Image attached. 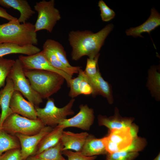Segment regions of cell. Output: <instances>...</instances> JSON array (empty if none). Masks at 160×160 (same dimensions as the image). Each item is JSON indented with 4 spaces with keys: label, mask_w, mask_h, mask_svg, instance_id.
Instances as JSON below:
<instances>
[{
    "label": "cell",
    "mask_w": 160,
    "mask_h": 160,
    "mask_svg": "<svg viewBox=\"0 0 160 160\" xmlns=\"http://www.w3.org/2000/svg\"><path fill=\"white\" fill-rule=\"evenodd\" d=\"M30 160V159H27L26 160Z\"/></svg>",
    "instance_id": "obj_38"
},
{
    "label": "cell",
    "mask_w": 160,
    "mask_h": 160,
    "mask_svg": "<svg viewBox=\"0 0 160 160\" xmlns=\"http://www.w3.org/2000/svg\"><path fill=\"white\" fill-rule=\"evenodd\" d=\"M62 153L67 157V160H95L97 158V156H86L80 152H73L69 150H63Z\"/></svg>",
    "instance_id": "obj_33"
},
{
    "label": "cell",
    "mask_w": 160,
    "mask_h": 160,
    "mask_svg": "<svg viewBox=\"0 0 160 160\" xmlns=\"http://www.w3.org/2000/svg\"><path fill=\"white\" fill-rule=\"evenodd\" d=\"M146 86L152 96L157 101L160 99V72L159 66L153 65L148 71Z\"/></svg>",
    "instance_id": "obj_22"
},
{
    "label": "cell",
    "mask_w": 160,
    "mask_h": 160,
    "mask_svg": "<svg viewBox=\"0 0 160 160\" xmlns=\"http://www.w3.org/2000/svg\"><path fill=\"white\" fill-rule=\"evenodd\" d=\"M8 77L12 80L14 90L20 92L34 106L39 107L42 103L43 99L32 89L25 76L22 65L18 59L15 60Z\"/></svg>",
    "instance_id": "obj_6"
},
{
    "label": "cell",
    "mask_w": 160,
    "mask_h": 160,
    "mask_svg": "<svg viewBox=\"0 0 160 160\" xmlns=\"http://www.w3.org/2000/svg\"><path fill=\"white\" fill-rule=\"evenodd\" d=\"M63 148L60 141L54 146L27 159L31 160H67L62 155Z\"/></svg>",
    "instance_id": "obj_23"
},
{
    "label": "cell",
    "mask_w": 160,
    "mask_h": 160,
    "mask_svg": "<svg viewBox=\"0 0 160 160\" xmlns=\"http://www.w3.org/2000/svg\"><path fill=\"white\" fill-rule=\"evenodd\" d=\"M20 148L17 137L0 129V156L4 152L12 149Z\"/></svg>",
    "instance_id": "obj_25"
},
{
    "label": "cell",
    "mask_w": 160,
    "mask_h": 160,
    "mask_svg": "<svg viewBox=\"0 0 160 160\" xmlns=\"http://www.w3.org/2000/svg\"><path fill=\"white\" fill-rule=\"evenodd\" d=\"M160 25V14L155 8H153L151 9L150 16L145 22L138 26L127 29L125 33L127 35L135 38L143 37L141 35L142 33L146 32L150 34L152 31Z\"/></svg>",
    "instance_id": "obj_15"
},
{
    "label": "cell",
    "mask_w": 160,
    "mask_h": 160,
    "mask_svg": "<svg viewBox=\"0 0 160 160\" xmlns=\"http://www.w3.org/2000/svg\"><path fill=\"white\" fill-rule=\"evenodd\" d=\"M40 51V48L33 45L21 46L10 43L0 44V57L13 54H21L31 55Z\"/></svg>",
    "instance_id": "obj_21"
},
{
    "label": "cell",
    "mask_w": 160,
    "mask_h": 160,
    "mask_svg": "<svg viewBox=\"0 0 160 160\" xmlns=\"http://www.w3.org/2000/svg\"><path fill=\"white\" fill-rule=\"evenodd\" d=\"M99 53L94 58L87 59L86 68L84 71L88 76L92 77L95 76L99 70L97 62L100 56Z\"/></svg>",
    "instance_id": "obj_30"
},
{
    "label": "cell",
    "mask_w": 160,
    "mask_h": 160,
    "mask_svg": "<svg viewBox=\"0 0 160 160\" xmlns=\"http://www.w3.org/2000/svg\"><path fill=\"white\" fill-rule=\"evenodd\" d=\"M138 155V152L124 150L108 153L105 160H134Z\"/></svg>",
    "instance_id": "obj_28"
},
{
    "label": "cell",
    "mask_w": 160,
    "mask_h": 160,
    "mask_svg": "<svg viewBox=\"0 0 160 160\" xmlns=\"http://www.w3.org/2000/svg\"><path fill=\"white\" fill-rule=\"evenodd\" d=\"M0 160H23L20 148L6 151L0 156Z\"/></svg>",
    "instance_id": "obj_34"
},
{
    "label": "cell",
    "mask_w": 160,
    "mask_h": 160,
    "mask_svg": "<svg viewBox=\"0 0 160 160\" xmlns=\"http://www.w3.org/2000/svg\"><path fill=\"white\" fill-rule=\"evenodd\" d=\"M9 107L13 113L32 120L37 119L34 105L25 100L19 91H14L10 100Z\"/></svg>",
    "instance_id": "obj_12"
},
{
    "label": "cell",
    "mask_w": 160,
    "mask_h": 160,
    "mask_svg": "<svg viewBox=\"0 0 160 160\" xmlns=\"http://www.w3.org/2000/svg\"><path fill=\"white\" fill-rule=\"evenodd\" d=\"M64 129L63 127L57 125L45 135L38 144L34 155H37L57 144L60 141Z\"/></svg>",
    "instance_id": "obj_20"
},
{
    "label": "cell",
    "mask_w": 160,
    "mask_h": 160,
    "mask_svg": "<svg viewBox=\"0 0 160 160\" xmlns=\"http://www.w3.org/2000/svg\"><path fill=\"white\" fill-rule=\"evenodd\" d=\"M0 17L6 19L9 21L17 19L9 14L5 9L0 7Z\"/></svg>",
    "instance_id": "obj_36"
},
{
    "label": "cell",
    "mask_w": 160,
    "mask_h": 160,
    "mask_svg": "<svg viewBox=\"0 0 160 160\" xmlns=\"http://www.w3.org/2000/svg\"><path fill=\"white\" fill-rule=\"evenodd\" d=\"M6 84L4 88L0 90V107L1 112L0 119V129L5 119L13 113L10 107V100L15 91L12 80L7 77Z\"/></svg>",
    "instance_id": "obj_17"
},
{
    "label": "cell",
    "mask_w": 160,
    "mask_h": 160,
    "mask_svg": "<svg viewBox=\"0 0 160 160\" xmlns=\"http://www.w3.org/2000/svg\"><path fill=\"white\" fill-rule=\"evenodd\" d=\"M86 75L92 89V96L95 97L97 95H102L107 99L109 104H113L114 100L112 87L103 79L99 69L97 74L93 77H90Z\"/></svg>",
    "instance_id": "obj_13"
},
{
    "label": "cell",
    "mask_w": 160,
    "mask_h": 160,
    "mask_svg": "<svg viewBox=\"0 0 160 160\" xmlns=\"http://www.w3.org/2000/svg\"><path fill=\"white\" fill-rule=\"evenodd\" d=\"M77 77L73 79L72 78L70 83L69 87H70V91L69 93V95L72 98H74L81 95L79 87L82 76L79 71Z\"/></svg>",
    "instance_id": "obj_31"
},
{
    "label": "cell",
    "mask_w": 160,
    "mask_h": 160,
    "mask_svg": "<svg viewBox=\"0 0 160 160\" xmlns=\"http://www.w3.org/2000/svg\"><path fill=\"white\" fill-rule=\"evenodd\" d=\"M43 53L48 61L55 68L61 70L72 77L75 73H78L81 68L79 66H73L69 68L63 64L55 54L50 50L43 47Z\"/></svg>",
    "instance_id": "obj_24"
},
{
    "label": "cell",
    "mask_w": 160,
    "mask_h": 160,
    "mask_svg": "<svg viewBox=\"0 0 160 160\" xmlns=\"http://www.w3.org/2000/svg\"><path fill=\"white\" fill-rule=\"evenodd\" d=\"M146 144V141L144 138L137 136L133 138L132 144L125 150L138 152L144 148Z\"/></svg>",
    "instance_id": "obj_35"
},
{
    "label": "cell",
    "mask_w": 160,
    "mask_h": 160,
    "mask_svg": "<svg viewBox=\"0 0 160 160\" xmlns=\"http://www.w3.org/2000/svg\"><path fill=\"white\" fill-rule=\"evenodd\" d=\"M53 129L51 127L45 126L39 132L34 135H27L19 133L15 135L20 143L23 160L34 155L37 147L42 138Z\"/></svg>",
    "instance_id": "obj_11"
},
{
    "label": "cell",
    "mask_w": 160,
    "mask_h": 160,
    "mask_svg": "<svg viewBox=\"0 0 160 160\" xmlns=\"http://www.w3.org/2000/svg\"><path fill=\"white\" fill-rule=\"evenodd\" d=\"M79 71L82 75V79L79 84V89L80 94L87 95L92 94L93 90L84 71L80 69Z\"/></svg>",
    "instance_id": "obj_32"
},
{
    "label": "cell",
    "mask_w": 160,
    "mask_h": 160,
    "mask_svg": "<svg viewBox=\"0 0 160 160\" xmlns=\"http://www.w3.org/2000/svg\"><path fill=\"white\" fill-rule=\"evenodd\" d=\"M45 126L38 118L32 120L12 113L4 120L0 129L12 135L17 133L31 135L39 132Z\"/></svg>",
    "instance_id": "obj_4"
},
{
    "label": "cell",
    "mask_w": 160,
    "mask_h": 160,
    "mask_svg": "<svg viewBox=\"0 0 160 160\" xmlns=\"http://www.w3.org/2000/svg\"><path fill=\"white\" fill-rule=\"evenodd\" d=\"M89 134L86 132L75 133L63 131L60 141L63 146L62 151L71 150L80 152Z\"/></svg>",
    "instance_id": "obj_16"
},
{
    "label": "cell",
    "mask_w": 160,
    "mask_h": 160,
    "mask_svg": "<svg viewBox=\"0 0 160 160\" xmlns=\"http://www.w3.org/2000/svg\"><path fill=\"white\" fill-rule=\"evenodd\" d=\"M113 26L112 23L108 24L95 33L89 30L70 32L68 41L72 48V59L76 61L84 56H88L89 58H94L99 54L105 39Z\"/></svg>",
    "instance_id": "obj_1"
},
{
    "label": "cell",
    "mask_w": 160,
    "mask_h": 160,
    "mask_svg": "<svg viewBox=\"0 0 160 160\" xmlns=\"http://www.w3.org/2000/svg\"><path fill=\"white\" fill-rule=\"evenodd\" d=\"M98 5L100 10V16L102 20L105 22L110 21L114 18L115 13L102 0L99 1Z\"/></svg>",
    "instance_id": "obj_29"
},
{
    "label": "cell",
    "mask_w": 160,
    "mask_h": 160,
    "mask_svg": "<svg viewBox=\"0 0 160 160\" xmlns=\"http://www.w3.org/2000/svg\"><path fill=\"white\" fill-rule=\"evenodd\" d=\"M0 5L8 8H12L18 10L20 15L17 19L20 23H26L35 13L26 0H0Z\"/></svg>",
    "instance_id": "obj_19"
},
{
    "label": "cell",
    "mask_w": 160,
    "mask_h": 160,
    "mask_svg": "<svg viewBox=\"0 0 160 160\" xmlns=\"http://www.w3.org/2000/svg\"><path fill=\"white\" fill-rule=\"evenodd\" d=\"M47 99L44 108L34 106L37 118L45 126L55 127L67 116L74 114L72 109L75 100L74 98H72L67 104L61 108L55 106L53 98L49 97Z\"/></svg>",
    "instance_id": "obj_5"
},
{
    "label": "cell",
    "mask_w": 160,
    "mask_h": 160,
    "mask_svg": "<svg viewBox=\"0 0 160 160\" xmlns=\"http://www.w3.org/2000/svg\"><path fill=\"white\" fill-rule=\"evenodd\" d=\"M97 119L99 125L106 127L110 131L115 129L131 127L133 125L132 122L134 120L133 118L122 117L116 107L115 108L113 116L108 117L105 116L99 115Z\"/></svg>",
    "instance_id": "obj_14"
},
{
    "label": "cell",
    "mask_w": 160,
    "mask_h": 160,
    "mask_svg": "<svg viewBox=\"0 0 160 160\" xmlns=\"http://www.w3.org/2000/svg\"><path fill=\"white\" fill-rule=\"evenodd\" d=\"M153 160H160V153L156 157V158Z\"/></svg>",
    "instance_id": "obj_37"
},
{
    "label": "cell",
    "mask_w": 160,
    "mask_h": 160,
    "mask_svg": "<svg viewBox=\"0 0 160 160\" xmlns=\"http://www.w3.org/2000/svg\"><path fill=\"white\" fill-rule=\"evenodd\" d=\"M1 114H0V119L1 118Z\"/></svg>",
    "instance_id": "obj_39"
},
{
    "label": "cell",
    "mask_w": 160,
    "mask_h": 160,
    "mask_svg": "<svg viewBox=\"0 0 160 160\" xmlns=\"http://www.w3.org/2000/svg\"><path fill=\"white\" fill-rule=\"evenodd\" d=\"M43 47L46 48L52 52L66 66L71 68V65L67 59L66 52L60 43L52 39H47L44 44Z\"/></svg>",
    "instance_id": "obj_26"
},
{
    "label": "cell",
    "mask_w": 160,
    "mask_h": 160,
    "mask_svg": "<svg viewBox=\"0 0 160 160\" xmlns=\"http://www.w3.org/2000/svg\"><path fill=\"white\" fill-rule=\"evenodd\" d=\"M54 0H43L36 3L34 10L38 14L35 25L36 32L46 30L51 33L58 21L61 18L59 10L55 7Z\"/></svg>",
    "instance_id": "obj_7"
},
{
    "label": "cell",
    "mask_w": 160,
    "mask_h": 160,
    "mask_svg": "<svg viewBox=\"0 0 160 160\" xmlns=\"http://www.w3.org/2000/svg\"><path fill=\"white\" fill-rule=\"evenodd\" d=\"M15 60L0 57V88L4 87L5 82L14 65Z\"/></svg>",
    "instance_id": "obj_27"
},
{
    "label": "cell",
    "mask_w": 160,
    "mask_h": 160,
    "mask_svg": "<svg viewBox=\"0 0 160 160\" xmlns=\"http://www.w3.org/2000/svg\"><path fill=\"white\" fill-rule=\"evenodd\" d=\"M79 111L74 116L62 120L58 125L64 129L70 127H77L85 130H89L93 123L94 115L93 109L87 104L79 106Z\"/></svg>",
    "instance_id": "obj_10"
},
{
    "label": "cell",
    "mask_w": 160,
    "mask_h": 160,
    "mask_svg": "<svg viewBox=\"0 0 160 160\" xmlns=\"http://www.w3.org/2000/svg\"><path fill=\"white\" fill-rule=\"evenodd\" d=\"M34 25L30 23H21L17 19L0 25V44L10 43L24 46L38 44Z\"/></svg>",
    "instance_id": "obj_2"
},
{
    "label": "cell",
    "mask_w": 160,
    "mask_h": 160,
    "mask_svg": "<svg viewBox=\"0 0 160 160\" xmlns=\"http://www.w3.org/2000/svg\"><path fill=\"white\" fill-rule=\"evenodd\" d=\"M131 128L113 130L104 137L108 153L125 150L130 146L134 138Z\"/></svg>",
    "instance_id": "obj_9"
},
{
    "label": "cell",
    "mask_w": 160,
    "mask_h": 160,
    "mask_svg": "<svg viewBox=\"0 0 160 160\" xmlns=\"http://www.w3.org/2000/svg\"><path fill=\"white\" fill-rule=\"evenodd\" d=\"M18 59L21 61L24 69L45 70L61 75L66 81L69 87L72 77L65 72L52 66L46 58L42 50L31 55H20Z\"/></svg>",
    "instance_id": "obj_8"
},
{
    "label": "cell",
    "mask_w": 160,
    "mask_h": 160,
    "mask_svg": "<svg viewBox=\"0 0 160 160\" xmlns=\"http://www.w3.org/2000/svg\"><path fill=\"white\" fill-rule=\"evenodd\" d=\"M80 152L86 156L106 155L108 153L104 137L97 138L93 135L89 134Z\"/></svg>",
    "instance_id": "obj_18"
},
{
    "label": "cell",
    "mask_w": 160,
    "mask_h": 160,
    "mask_svg": "<svg viewBox=\"0 0 160 160\" xmlns=\"http://www.w3.org/2000/svg\"><path fill=\"white\" fill-rule=\"evenodd\" d=\"M32 89L43 99H48L61 88L65 80L61 75L54 72L23 68Z\"/></svg>",
    "instance_id": "obj_3"
}]
</instances>
